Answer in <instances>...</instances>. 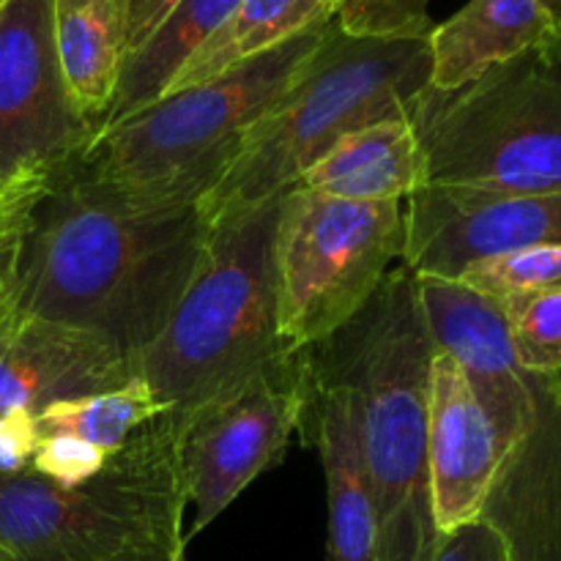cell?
I'll return each instance as SVG.
<instances>
[{
	"label": "cell",
	"mask_w": 561,
	"mask_h": 561,
	"mask_svg": "<svg viewBox=\"0 0 561 561\" xmlns=\"http://www.w3.org/2000/svg\"><path fill=\"white\" fill-rule=\"evenodd\" d=\"M208 239L197 203L135 201L93 179L77 153L49 173L33 208L11 301L99 334L135 362L201 272Z\"/></svg>",
	"instance_id": "6da1fadb"
},
{
	"label": "cell",
	"mask_w": 561,
	"mask_h": 561,
	"mask_svg": "<svg viewBox=\"0 0 561 561\" xmlns=\"http://www.w3.org/2000/svg\"><path fill=\"white\" fill-rule=\"evenodd\" d=\"M433 351L416 274L405 263L383 277L359 316L307 348L310 376L354 400L376 504V561H427L442 540L427 485Z\"/></svg>",
	"instance_id": "7a4b0ae2"
},
{
	"label": "cell",
	"mask_w": 561,
	"mask_h": 561,
	"mask_svg": "<svg viewBox=\"0 0 561 561\" xmlns=\"http://www.w3.org/2000/svg\"><path fill=\"white\" fill-rule=\"evenodd\" d=\"M285 195L211 225L201 272L162 332L131 362L135 378L151 389L175 433L208 403L288 354L279 340L274 272Z\"/></svg>",
	"instance_id": "3957f363"
},
{
	"label": "cell",
	"mask_w": 561,
	"mask_h": 561,
	"mask_svg": "<svg viewBox=\"0 0 561 561\" xmlns=\"http://www.w3.org/2000/svg\"><path fill=\"white\" fill-rule=\"evenodd\" d=\"M431 88L425 38H362L327 27L288 91L244 140L211 192L203 197L208 225L294 190L301 175L351 131L414 113Z\"/></svg>",
	"instance_id": "277c9868"
},
{
	"label": "cell",
	"mask_w": 561,
	"mask_h": 561,
	"mask_svg": "<svg viewBox=\"0 0 561 561\" xmlns=\"http://www.w3.org/2000/svg\"><path fill=\"white\" fill-rule=\"evenodd\" d=\"M323 20L233 71L164 93L99 131L80 162L93 179L157 206H192L217 186L257 121L288 91L321 44Z\"/></svg>",
	"instance_id": "5b68a950"
},
{
	"label": "cell",
	"mask_w": 561,
	"mask_h": 561,
	"mask_svg": "<svg viewBox=\"0 0 561 561\" xmlns=\"http://www.w3.org/2000/svg\"><path fill=\"white\" fill-rule=\"evenodd\" d=\"M184 510L179 433L162 414L82 485L0 469V548L14 561H126L186 542Z\"/></svg>",
	"instance_id": "8992f818"
},
{
	"label": "cell",
	"mask_w": 561,
	"mask_h": 561,
	"mask_svg": "<svg viewBox=\"0 0 561 561\" xmlns=\"http://www.w3.org/2000/svg\"><path fill=\"white\" fill-rule=\"evenodd\" d=\"M427 184L482 192L561 190V33L453 93L414 104Z\"/></svg>",
	"instance_id": "52a82bcc"
},
{
	"label": "cell",
	"mask_w": 561,
	"mask_h": 561,
	"mask_svg": "<svg viewBox=\"0 0 561 561\" xmlns=\"http://www.w3.org/2000/svg\"><path fill=\"white\" fill-rule=\"evenodd\" d=\"M400 203H356L294 186L274 241L277 327L288 351L332 337L403 261Z\"/></svg>",
	"instance_id": "ba28073f"
},
{
	"label": "cell",
	"mask_w": 561,
	"mask_h": 561,
	"mask_svg": "<svg viewBox=\"0 0 561 561\" xmlns=\"http://www.w3.org/2000/svg\"><path fill=\"white\" fill-rule=\"evenodd\" d=\"M310 394L307 348L288 351L186 422L179 433V469L186 504L195 507L186 540L211 526L247 485L283 460L310 411Z\"/></svg>",
	"instance_id": "9c48e42d"
},
{
	"label": "cell",
	"mask_w": 561,
	"mask_h": 561,
	"mask_svg": "<svg viewBox=\"0 0 561 561\" xmlns=\"http://www.w3.org/2000/svg\"><path fill=\"white\" fill-rule=\"evenodd\" d=\"M96 129L66 93L53 38V0L0 9V184L49 173L85 151Z\"/></svg>",
	"instance_id": "30bf717a"
},
{
	"label": "cell",
	"mask_w": 561,
	"mask_h": 561,
	"mask_svg": "<svg viewBox=\"0 0 561 561\" xmlns=\"http://www.w3.org/2000/svg\"><path fill=\"white\" fill-rule=\"evenodd\" d=\"M403 222L405 266L420 277L458 279L485 257L561 244V190L518 195L425 184L409 197Z\"/></svg>",
	"instance_id": "8fae6325"
},
{
	"label": "cell",
	"mask_w": 561,
	"mask_h": 561,
	"mask_svg": "<svg viewBox=\"0 0 561 561\" xmlns=\"http://www.w3.org/2000/svg\"><path fill=\"white\" fill-rule=\"evenodd\" d=\"M504 449L469 376L447 351H433L427 383V485L438 535L477 524Z\"/></svg>",
	"instance_id": "7c38bea8"
},
{
	"label": "cell",
	"mask_w": 561,
	"mask_h": 561,
	"mask_svg": "<svg viewBox=\"0 0 561 561\" xmlns=\"http://www.w3.org/2000/svg\"><path fill=\"white\" fill-rule=\"evenodd\" d=\"M131 362L110 340L0 301V416L124 387Z\"/></svg>",
	"instance_id": "4fadbf2b"
},
{
	"label": "cell",
	"mask_w": 561,
	"mask_h": 561,
	"mask_svg": "<svg viewBox=\"0 0 561 561\" xmlns=\"http://www.w3.org/2000/svg\"><path fill=\"white\" fill-rule=\"evenodd\" d=\"M416 290L433 348L453 354L463 367L507 455L529 427L535 403L529 373L515 362L502 305L455 279L416 274Z\"/></svg>",
	"instance_id": "5bb4252c"
},
{
	"label": "cell",
	"mask_w": 561,
	"mask_h": 561,
	"mask_svg": "<svg viewBox=\"0 0 561 561\" xmlns=\"http://www.w3.org/2000/svg\"><path fill=\"white\" fill-rule=\"evenodd\" d=\"M529 427L504 455L480 520L513 561H561V381L529 373Z\"/></svg>",
	"instance_id": "9a60e30c"
},
{
	"label": "cell",
	"mask_w": 561,
	"mask_h": 561,
	"mask_svg": "<svg viewBox=\"0 0 561 561\" xmlns=\"http://www.w3.org/2000/svg\"><path fill=\"white\" fill-rule=\"evenodd\" d=\"M427 184L414 113L376 121L334 142L296 186L356 203H400Z\"/></svg>",
	"instance_id": "2e32d148"
},
{
	"label": "cell",
	"mask_w": 561,
	"mask_h": 561,
	"mask_svg": "<svg viewBox=\"0 0 561 561\" xmlns=\"http://www.w3.org/2000/svg\"><path fill=\"white\" fill-rule=\"evenodd\" d=\"M312 378V376H310ZM329 496L327 561H376L378 526L362 458L354 400L343 387L312 378L310 411Z\"/></svg>",
	"instance_id": "e0dca14e"
},
{
	"label": "cell",
	"mask_w": 561,
	"mask_h": 561,
	"mask_svg": "<svg viewBox=\"0 0 561 561\" xmlns=\"http://www.w3.org/2000/svg\"><path fill=\"white\" fill-rule=\"evenodd\" d=\"M553 33L559 31L540 0H469L427 33L431 91H460Z\"/></svg>",
	"instance_id": "ac0fdd59"
},
{
	"label": "cell",
	"mask_w": 561,
	"mask_h": 561,
	"mask_svg": "<svg viewBox=\"0 0 561 561\" xmlns=\"http://www.w3.org/2000/svg\"><path fill=\"white\" fill-rule=\"evenodd\" d=\"M53 38L66 93L99 135L129 55L124 9L118 0H53Z\"/></svg>",
	"instance_id": "d6986e66"
},
{
	"label": "cell",
	"mask_w": 561,
	"mask_h": 561,
	"mask_svg": "<svg viewBox=\"0 0 561 561\" xmlns=\"http://www.w3.org/2000/svg\"><path fill=\"white\" fill-rule=\"evenodd\" d=\"M241 0H179L157 31L126 55L118 91L102 121V129L121 124L168 93L190 55L233 14Z\"/></svg>",
	"instance_id": "ffe728a7"
},
{
	"label": "cell",
	"mask_w": 561,
	"mask_h": 561,
	"mask_svg": "<svg viewBox=\"0 0 561 561\" xmlns=\"http://www.w3.org/2000/svg\"><path fill=\"white\" fill-rule=\"evenodd\" d=\"M323 20H332V0H241L181 66L168 93L228 75Z\"/></svg>",
	"instance_id": "44dd1931"
},
{
	"label": "cell",
	"mask_w": 561,
	"mask_h": 561,
	"mask_svg": "<svg viewBox=\"0 0 561 561\" xmlns=\"http://www.w3.org/2000/svg\"><path fill=\"white\" fill-rule=\"evenodd\" d=\"M159 414H162V405L153 398L151 389L140 378H131L124 387L107 389V392L47 405L36 414V427L38 438L71 436L115 453Z\"/></svg>",
	"instance_id": "7402d4cb"
},
{
	"label": "cell",
	"mask_w": 561,
	"mask_h": 561,
	"mask_svg": "<svg viewBox=\"0 0 561 561\" xmlns=\"http://www.w3.org/2000/svg\"><path fill=\"white\" fill-rule=\"evenodd\" d=\"M520 370L561 376V283L499 301Z\"/></svg>",
	"instance_id": "603a6c76"
},
{
	"label": "cell",
	"mask_w": 561,
	"mask_h": 561,
	"mask_svg": "<svg viewBox=\"0 0 561 561\" xmlns=\"http://www.w3.org/2000/svg\"><path fill=\"white\" fill-rule=\"evenodd\" d=\"M455 283L466 285V288L477 290V294L488 296L493 301H504L510 296L559 285L561 244L526 247V250L485 257V261L466 266Z\"/></svg>",
	"instance_id": "cb8c5ba5"
},
{
	"label": "cell",
	"mask_w": 561,
	"mask_h": 561,
	"mask_svg": "<svg viewBox=\"0 0 561 561\" xmlns=\"http://www.w3.org/2000/svg\"><path fill=\"white\" fill-rule=\"evenodd\" d=\"M431 0H332V20L348 36L425 38Z\"/></svg>",
	"instance_id": "d4e9b609"
},
{
	"label": "cell",
	"mask_w": 561,
	"mask_h": 561,
	"mask_svg": "<svg viewBox=\"0 0 561 561\" xmlns=\"http://www.w3.org/2000/svg\"><path fill=\"white\" fill-rule=\"evenodd\" d=\"M49 173L16 175L0 184V301L11 299L22 236H25L38 197L47 190Z\"/></svg>",
	"instance_id": "484cf974"
},
{
	"label": "cell",
	"mask_w": 561,
	"mask_h": 561,
	"mask_svg": "<svg viewBox=\"0 0 561 561\" xmlns=\"http://www.w3.org/2000/svg\"><path fill=\"white\" fill-rule=\"evenodd\" d=\"M107 449L71 436H42L27 469L55 485L75 488L93 480L110 460Z\"/></svg>",
	"instance_id": "4316f807"
},
{
	"label": "cell",
	"mask_w": 561,
	"mask_h": 561,
	"mask_svg": "<svg viewBox=\"0 0 561 561\" xmlns=\"http://www.w3.org/2000/svg\"><path fill=\"white\" fill-rule=\"evenodd\" d=\"M427 561H513V557L499 531L477 520L463 529L442 535Z\"/></svg>",
	"instance_id": "83f0119b"
},
{
	"label": "cell",
	"mask_w": 561,
	"mask_h": 561,
	"mask_svg": "<svg viewBox=\"0 0 561 561\" xmlns=\"http://www.w3.org/2000/svg\"><path fill=\"white\" fill-rule=\"evenodd\" d=\"M126 16V33H129V53H135L148 36L159 27V22L170 14L179 0H118Z\"/></svg>",
	"instance_id": "f1b7e54d"
},
{
	"label": "cell",
	"mask_w": 561,
	"mask_h": 561,
	"mask_svg": "<svg viewBox=\"0 0 561 561\" xmlns=\"http://www.w3.org/2000/svg\"><path fill=\"white\" fill-rule=\"evenodd\" d=\"M184 551H186V542H175V546H162V548H151V551H142L126 561H186Z\"/></svg>",
	"instance_id": "f546056e"
},
{
	"label": "cell",
	"mask_w": 561,
	"mask_h": 561,
	"mask_svg": "<svg viewBox=\"0 0 561 561\" xmlns=\"http://www.w3.org/2000/svg\"><path fill=\"white\" fill-rule=\"evenodd\" d=\"M540 5L546 9V14L551 16V22L557 25V31L561 33V0H540Z\"/></svg>",
	"instance_id": "4dcf8cb0"
},
{
	"label": "cell",
	"mask_w": 561,
	"mask_h": 561,
	"mask_svg": "<svg viewBox=\"0 0 561 561\" xmlns=\"http://www.w3.org/2000/svg\"><path fill=\"white\" fill-rule=\"evenodd\" d=\"M0 561H14V559H11V557H9V553H5V551H3V548H0Z\"/></svg>",
	"instance_id": "1f68e13d"
},
{
	"label": "cell",
	"mask_w": 561,
	"mask_h": 561,
	"mask_svg": "<svg viewBox=\"0 0 561 561\" xmlns=\"http://www.w3.org/2000/svg\"><path fill=\"white\" fill-rule=\"evenodd\" d=\"M3 5H5V0H0V9H3Z\"/></svg>",
	"instance_id": "d6a6232c"
},
{
	"label": "cell",
	"mask_w": 561,
	"mask_h": 561,
	"mask_svg": "<svg viewBox=\"0 0 561 561\" xmlns=\"http://www.w3.org/2000/svg\"><path fill=\"white\" fill-rule=\"evenodd\" d=\"M559 381H561V376H559Z\"/></svg>",
	"instance_id": "836d02e7"
}]
</instances>
